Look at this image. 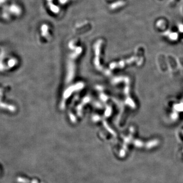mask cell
Listing matches in <instances>:
<instances>
[{
  "label": "cell",
  "mask_w": 183,
  "mask_h": 183,
  "mask_svg": "<svg viewBox=\"0 0 183 183\" xmlns=\"http://www.w3.org/2000/svg\"><path fill=\"white\" fill-rule=\"evenodd\" d=\"M49 6H50V10L53 12V13H57L59 12L60 9H59V8L56 6V5H54L53 4H51V2H49Z\"/></svg>",
  "instance_id": "7a4b0ae2"
},
{
  "label": "cell",
  "mask_w": 183,
  "mask_h": 183,
  "mask_svg": "<svg viewBox=\"0 0 183 183\" xmlns=\"http://www.w3.org/2000/svg\"><path fill=\"white\" fill-rule=\"evenodd\" d=\"M68 1V0H59V2L62 3V4H65Z\"/></svg>",
  "instance_id": "3957f363"
},
{
  "label": "cell",
  "mask_w": 183,
  "mask_h": 183,
  "mask_svg": "<svg viewBox=\"0 0 183 183\" xmlns=\"http://www.w3.org/2000/svg\"><path fill=\"white\" fill-rule=\"evenodd\" d=\"M124 5V3L123 1H119L116 2L115 3H112L110 6V8L111 9H117V8L122 6V5Z\"/></svg>",
  "instance_id": "6da1fadb"
}]
</instances>
